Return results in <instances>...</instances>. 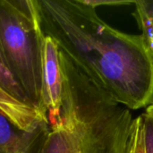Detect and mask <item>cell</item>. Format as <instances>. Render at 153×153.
<instances>
[{"label":"cell","mask_w":153,"mask_h":153,"mask_svg":"<svg viewBox=\"0 0 153 153\" xmlns=\"http://www.w3.org/2000/svg\"><path fill=\"white\" fill-rule=\"evenodd\" d=\"M44 35L95 85L130 110L153 103V53L143 35L117 30L85 0H37Z\"/></svg>","instance_id":"6da1fadb"},{"label":"cell","mask_w":153,"mask_h":153,"mask_svg":"<svg viewBox=\"0 0 153 153\" xmlns=\"http://www.w3.org/2000/svg\"><path fill=\"white\" fill-rule=\"evenodd\" d=\"M61 111L48 122L40 153H131L132 110L95 85L60 51Z\"/></svg>","instance_id":"7a4b0ae2"},{"label":"cell","mask_w":153,"mask_h":153,"mask_svg":"<svg viewBox=\"0 0 153 153\" xmlns=\"http://www.w3.org/2000/svg\"><path fill=\"white\" fill-rule=\"evenodd\" d=\"M44 36L37 0H0L1 53L30 104L43 112L41 67Z\"/></svg>","instance_id":"3957f363"},{"label":"cell","mask_w":153,"mask_h":153,"mask_svg":"<svg viewBox=\"0 0 153 153\" xmlns=\"http://www.w3.org/2000/svg\"><path fill=\"white\" fill-rule=\"evenodd\" d=\"M42 107L48 122L56 119L61 111L64 74L60 61V50L56 41L44 36L42 48Z\"/></svg>","instance_id":"277c9868"},{"label":"cell","mask_w":153,"mask_h":153,"mask_svg":"<svg viewBox=\"0 0 153 153\" xmlns=\"http://www.w3.org/2000/svg\"><path fill=\"white\" fill-rule=\"evenodd\" d=\"M48 128L49 123H43L33 131H23L0 113V153H40Z\"/></svg>","instance_id":"5b68a950"},{"label":"cell","mask_w":153,"mask_h":153,"mask_svg":"<svg viewBox=\"0 0 153 153\" xmlns=\"http://www.w3.org/2000/svg\"><path fill=\"white\" fill-rule=\"evenodd\" d=\"M0 113L17 128L33 131L43 123H48L47 115L38 108L11 96L0 87Z\"/></svg>","instance_id":"8992f818"},{"label":"cell","mask_w":153,"mask_h":153,"mask_svg":"<svg viewBox=\"0 0 153 153\" xmlns=\"http://www.w3.org/2000/svg\"><path fill=\"white\" fill-rule=\"evenodd\" d=\"M0 87L15 99L29 103L28 98L22 88L18 83L11 71L9 70L0 50ZM31 105V104H30Z\"/></svg>","instance_id":"52a82bcc"},{"label":"cell","mask_w":153,"mask_h":153,"mask_svg":"<svg viewBox=\"0 0 153 153\" xmlns=\"http://www.w3.org/2000/svg\"><path fill=\"white\" fill-rule=\"evenodd\" d=\"M141 117L144 127L145 153H153V103L146 108Z\"/></svg>","instance_id":"ba28073f"},{"label":"cell","mask_w":153,"mask_h":153,"mask_svg":"<svg viewBox=\"0 0 153 153\" xmlns=\"http://www.w3.org/2000/svg\"><path fill=\"white\" fill-rule=\"evenodd\" d=\"M131 153H145L144 148V127L141 116L134 118L132 136Z\"/></svg>","instance_id":"9c48e42d"}]
</instances>
